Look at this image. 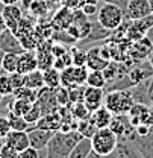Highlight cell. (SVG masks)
Returning a JSON list of instances; mask_svg holds the SVG:
<instances>
[{"label": "cell", "mask_w": 153, "mask_h": 158, "mask_svg": "<svg viewBox=\"0 0 153 158\" xmlns=\"http://www.w3.org/2000/svg\"><path fill=\"white\" fill-rule=\"evenodd\" d=\"M85 88L83 85H76L68 88V98H70V103H76V102H83V96H85Z\"/></svg>", "instance_id": "33"}, {"label": "cell", "mask_w": 153, "mask_h": 158, "mask_svg": "<svg viewBox=\"0 0 153 158\" xmlns=\"http://www.w3.org/2000/svg\"><path fill=\"white\" fill-rule=\"evenodd\" d=\"M71 108H73V110H70V111H71V116L76 118V120H83V118L90 117V114H91V111L87 108V105H85L83 102L73 103Z\"/></svg>", "instance_id": "31"}, {"label": "cell", "mask_w": 153, "mask_h": 158, "mask_svg": "<svg viewBox=\"0 0 153 158\" xmlns=\"http://www.w3.org/2000/svg\"><path fill=\"white\" fill-rule=\"evenodd\" d=\"M111 32H112V31H109V29L103 27L99 21H97V23H91V31H90L88 37L83 40V41H96V40H103V38H106V37H109V35H111Z\"/></svg>", "instance_id": "24"}, {"label": "cell", "mask_w": 153, "mask_h": 158, "mask_svg": "<svg viewBox=\"0 0 153 158\" xmlns=\"http://www.w3.org/2000/svg\"><path fill=\"white\" fill-rule=\"evenodd\" d=\"M37 103L39 105L41 111H42V116L44 114H49V113H55L59 108V103H58L56 99V91L52 90V88H41L38 91V99H37Z\"/></svg>", "instance_id": "7"}, {"label": "cell", "mask_w": 153, "mask_h": 158, "mask_svg": "<svg viewBox=\"0 0 153 158\" xmlns=\"http://www.w3.org/2000/svg\"><path fill=\"white\" fill-rule=\"evenodd\" d=\"M56 131H49V129H42V128H38V126H32L27 134H29V141H30V146L38 149V151H42L47 148V144L50 143L52 137L55 135Z\"/></svg>", "instance_id": "8"}, {"label": "cell", "mask_w": 153, "mask_h": 158, "mask_svg": "<svg viewBox=\"0 0 153 158\" xmlns=\"http://www.w3.org/2000/svg\"><path fill=\"white\" fill-rule=\"evenodd\" d=\"M14 94V87L9 78V73L0 70V96L3 98H9Z\"/></svg>", "instance_id": "27"}, {"label": "cell", "mask_w": 153, "mask_h": 158, "mask_svg": "<svg viewBox=\"0 0 153 158\" xmlns=\"http://www.w3.org/2000/svg\"><path fill=\"white\" fill-rule=\"evenodd\" d=\"M3 55H5V52L0 50V70H2V59H3Z\"/></svg>", "instance_id": "48"}, {"label": "cell", "mask_w": 153, "mask_h": 158, "mask_svg": "<svg viewBox=\"0 0 153 158\" xmlns=\"http://www.w3.org/2000/svg\"><path fill=\"white\" fill-rule=\"evenodd\" d=\"M150 5H152V9H153V0H150Z\"/></svg>", "instance_id": "49"}, {"label": "cell", "mask_w": 153, "mask_h": 158, "mask_svg": "<svg viewBox=\"0 0 153 158\" xmlns=\"http://www.w3.org/2000/svg\"><path fill=\"white\" fill-rule=\"evenodd\" d=\"M11 131H12V128H11L9 117L8 116H0V138H5Z\"/></svg>", "instance_id": "37"}, {"label": "cell", "mask_w": 153, "mask_h": 158, "mask_svg": "<svg viewBox=\"0 0 153 158\" xmlns=\"http://www.w3.org/2000/svg\"><path fill=\"white\" fill-rule=\"evenodd\" d=\"M73 64V58H71V50H67V52H64V53H61V55H58L55 56V62H53V67H56L58 70H64V69H67L68 65H71Z\"/></svg>", "instance_id": "30"}, {"label": "cell", "mask_w": 153, "mask_h": 158, "mask_svg": "<svg viewBox=\"0 0 153 158\" xmlns=\"http://www.w3.org/2000/svg\"><path fill=\"white\" fill-rule=\"evenodd\" d=\"M0 6H3V5H2V2H0Z\"/></svg>", "instance_id": "50"}, {"label": "cell", "mask_w": 153, "mask_h": 158, "mask_svg": "<svg viewBox=\"0 0 153 158\" xmlns=\"http://www.w3.org/2000/svg\"><path fill=\"white\" fill-rule=\"evenodd\" d=\"M150 12H153L150 0H127L124 9V19L135 21V20L144 19Z\"/></svg>", "instance_id": "6"}, {"label": "cell", "mask_w": 153, "mask_h": 158, "mask_svg": "<svg viewBox=\"0 0 153 158\" xmlns=\"http://www.w3.org/2000/svg\"><path fill=\"white\" fill-rule=\"evenodd\" d=\"M41 116H42V111H41L39 105L37 103V102H34V103H32V106H30V110L24 114V118H26L32 126H35V125H37V122L41 118Z\"/></svg>", "instance_id": "32"}, {"label": "cell", "mask_w": 153, "mask_h": 158, "mask_svg": "<svg viewBox=\"0 0 153 158\" xmlns=\"http://www.w3.org/2000/svg\"><path fill=\"white\" fill-rule=\"evenodd\" d=\"M103 102H105V88H97V87L87 85L85 96H83V103L87 105V108L93 113L103 105Z\"/></svg>", "instance_id": "12"}, {"label": "cell", "mask_w": 153, "mask_h": 158, "mask_svg": "<svg viewBox=\"0 0 153 158\" xmlns=\"http://www.w3.org/2000/svg\"><path fill=\"white\" fill-rule=\"evenodd\" d=\"M24 85L29 87V88H34V90H41L44 88V73L42 70H34V72H29L24 75Z\"/></svg>", "instance_id": "19"}, {"label": "cell", "mask_w": 153, "mask_h": 158, "mask_svg": "<svg viewBox=\"0 0 153 158\" xmlns=\"http://www.w3.org/2000/svg\"><path fill=\"white\" fill-rule=\"evenodd\" d=\"M42 73H44V85L47 88L56 90L61 87V70H58L56 67H50Z\"/></svg>", "instance_id": "22"}, {"label": "cell", "mask_w": 153, "mask_h": 158, "mask_svg": "<svg viewBox=\"0 0 153 158\" xmlns=\"http://www.w3.org/2000/svg\"><path fill=\"white\" fill-rule=\"evenodd\" d=\"M152 76H153V67L150 65L149 61H146V62L139 61L138 64L132 65L129 69V72H127V78L131 81L132 87L144 82V81H147V79H150Z\"/></svg>", "instance_id": "9"}, {"label": "cell", "mask_w": 153, "mask_h": 158, "mask_svg": "<svg viewBox=\"0 0 153 158\" xmlns=\"http://www.w3.org/2000/svg\"><path fill=\"white\" fill-rule=\"evenodd\" d=\"M3 140H5V144L14 148V149L18 151V152L24 151L26 148L30 146L27 131H11V132L3 138Z\"/></svg>", "instance_id": "13"}, {"label": "cell", "mask_w": 153, "mask_h": 158, "mask_svg": "<svg viewBox=\"0 0 153 158\" xmlns=\"http://www.w3.org/2000/svg\"><path fill=\"white\" fill-rule=\"evenodd\" d=\"M109 61L102 56L100 47H93L87 50V67L88 70H103Z\"/></svg>", "instance_id": "15"}, {"label": "cell", "mask_w": 153, "mask_h": 158, "mask_svg": "<svg viewBox=\"0 0 153 158\" xmlns=\"http://www.w3.org/2000/svg\"><path fill=\"white\" fill-rule=\"evenodd\" d=\"M147 61L150 62V65L153 67V44H152V49H150V52H149V56H147Z\"/></svg>", "instance_id": "46"}, {"label": "cell", "mask_w": 153, "mask_h": 158, "mask_svg": "<svg viewBox=\"0 0 153 158\" xmlns=\"http://www.w3.org/2000/svg\"><path fill=\"white\" fill-rule=\"evenodd\" d=\"M71 23H73V9L64 6L62 9H59L56 12L55 20L52 21V27H55V29H67Z\"/></svg>", "instance_id": "18"}, {"label": "cell", "mask_w": 153, "mask_h": 158, "mask_svg": "<svg viewBox=\"0 0 153 158\" xmlns=\"http://www.w3.org/2000/svg\"><path fill=\"white\" fill-rule=\"evenodd\" d=\"M90 118L94 122V125L97 128H108L111 125L112 118H114V114L105 105H102L100 108H97L96 111H93L90 114Z\"/></svg>", "instance_id": "16"}, {"label": "cell", "mask_w": 153, "mask_h": 158, "mask_svg": "<svg viewBox=\"0 0 153 158\" xmlns=\"http://www.w3.org/2000/svg\"><path fill=\"white\" fill-rule=\"evenodd\" d=\"M88 67L87 65H68L61 72V85L65 88H71L76 85H87L88 78Z\"/></svg>", "instance_id": "5"}, {"label": "cell", "mask_w": 153, "mask_h": 158, "mask_svg": "<svg viewBox=\"0 0 153 158\" xmlns=\"http://www.w3.org/2000/svg\"><path fill=\"white\" fill-rule=\"evenodd\" d=\"M18 58L20 53L15 52H5L2 59V70L6 73H14L18 70Z\"/></svg>", "instance_id": "23"}, {"label": "cell", "mask_w": 153, "mask_h": 158, "mask_svg": "<svg viewBox=\"0 0 153 158\" xmlns=\"http://www.w3.org/2000/svg\"><path fill=\"white\" fill-rule=\"evenodd\" d=\"M34 102H29V100H24V99H18L12 96V100L8 103V111L12 113V114H17V116H23L30 110Z\"/></svg>", "instance_id": "20"}, {"label": "cell", "mask_w": 153, "mask_h": 158, "mask_svg": "<svg viewBox=\"0 0 153 158\" xmlns=\"http://www.w3.org/2000/svg\"><path fill=\"white\" fill-rule=\"evenodd\" d=\"M93 151V144H91V138L83 137L76 146L73 148V151L70 152L68 158H87L90 155V152Z\"/></svg>", "instance_id": "21"}, {"label": "cell", "mask_w": 153, "mask_h": 158, "mask_svg": "<svg viewBox=\"0 0 153 158\" xmlns=\"http://www.w3.org/2000/svg\"><path fill=\"white\" fill-rule=\"evenodd\" d=\"M2 14H3V17H5L8 29L15 34L17 29H18L20 21L23 20V9H21L20 6H17V5H3Z\"/></svg>", "instance_id": "11"}, {"label": "cell", "mask_w": 153, "mask_h": 158, "mask_svg": "<svg viewBox=\"0 0 153 158\" xmlns=\"http://www.w3.org/2000/svg\"><path fill=\"white\" fill-rule=\"evenodd\" d=\"M134 103H135L134 96H132L131 90H127V88L109 90L108 93H105V102H103V105L114 116L129 114V111L134 106Z\"/></svg>", "instance_id": "2"}, {"label": "cell", "mask_w": 153, "mask_h": 158, "mask_svg": "<svg viewBox=\"0 0 153 158\" xmlns=\"http://www.w3.org/2000/svg\"><path fill=\"white\" fill-rule=\"evenodd\" d=\"M70 50H71V58L74 65H87V50L79 47H73Z\"/></svg>", "instance_id": "34"}, {"label": "cell", "mask_w": 153, "mask_h": 158, "mask_svg": "<svg viewBox=\"0 0 153 158\" xmlns=\"http://www.w3.org/2000/svg\"><path fill=\"white\" fill-rule=\"evenodd\" d=\"M149 105L153 108V76L150 78V84H149Z\"/></svg>", "instance_id": "42"}, {"label": "cell", "mask_w": 153, "mask_h": 158, "mask_svg": "<svg viewBox=\"0 0 153 158\" xmlns=\"http://www.w3.org/2000/svg\"><path fill=\"white\" fill-rule=\"evenodd\" d=\"M120 138L114 131L108 126V128H99L94 135L91 137V144H93V151L97 152L102 157H108L109 154L114 152L117 148Z\"/></svg>", "instance_id": "3"}, {"label": "cell", "mask_w": 153, "mask_h": 158, "mask_svg": "<svg viewBox=\"0 0 153 158\" xmlns=\"http://www.w3.org/2000/svg\"><path fill=\"white\" fill-rule=\"evenodd\" d=\"M56 91V99H58V103H59V106H68V103H70V98H68V88H65V87H59L55 90Z\"/></svg>", "instance_id": "36"}, {"label": "cell", "mask_w": 153, "mask_h": 158, "mask_svg": "<svg viewBox=\"0 0 153 158\" xmlns=\"http://www.w3.org/2000/svg\"><path fill=\"white\" fill-rule=\"evenodd\" d=\"M38 91L39 90H34V88H29V87H20L17 90H14V98L18 99H24V100H29V102H37L38 99Z\"/></svg>", "instance_id": "29"}, {"label": "cell", "mask_w": 153, "mask_h": 158, "mask_svg": "<svg viewBox=\"0 0 153 158\" xmlns=\"http://www.w3.org/2000/svg\"><path fill=\"white\" fill-rule=\"evenodd\" d=\"M38 69V58L37 53H34V50H24L20 53L18 58V70L20 73L26 75L29 72H34Z\"/></svg>", "instance_id": "14"}, {"label": "cell", "mask_w": 153, "mask_h": 158, "mask_svg": "<svg viewBox=\"0 0 153 158\" xmlns=\"http://www.w3.org/2000/svg\"><path fill=\"white\" fill-rule=\"evenodd\" d=\"M8 117H9V122H11L12 131H29L32 128V125L23 116H17V114H12V113L8 111Z\"/></svg>", "instance_id": "26"}, {"label": "cell", "mask_w": 153, "mask_h": 158, "mask_svg": "<svg viewBox=\"0 0 153 158\" xmlns=\"http://www.w3.org/2000/svg\"><path fill=\"white\" fill-rule=\"evenodd\" d=\"M18 151H15L14 148L8 144H3L0 148V158H18Z\"/></svg>", "instance_id": "38"}, {"label": "cell", "mask_w": 153, "mask_h": 158, "mask_svg": "<svg viewBox=\"0 0 153 158\" xmlns=\"http://www.w3.org/2000/svg\"><path fill=\"white\" fill-rule=\"evenodd\" d=\"M9 78H11V82H12L14 90H17L20 87H24V75H23V73H20V72L9 73Z\"/></svg>", "instance_id": "39"}, {"label": "cell", "mask_w": 153, "mask_h": 158, "mask_svg": "<svg viewBox=\"0 0 153 158\" xmlns=\"http://www.w3.org/2000/svg\"><path fill=\"white\" fill-rule=\"evenodd\" d=\"M103 158H144V157H143L141 151L135 146L131 140L120 138V141H118L117 148L114 149V152Z\"/></svg>", "instance_id": "10"}, {"label": "cell", "mask_w": 153, "mask_h": 158, "mask_svg": "<svg viewBox=\"0 0 153 158\" xmlns=\"http://www.w3.org/2000/svg\"><path fill=\"white\" fill-rule=\"evenodd\" d=\"M6 29H8L6 21H5V17H3V14H2V11H0V34H2L3 31H6Z\"/></svg>", "instance_id": "44"}, {"label": "cell", "mask_w": 153, "mask_h": 158, "mask_svg": "<svg viewBox=\"0 0 153 158\" xmlns=\"http://www.w3.org/2000/svg\"><path fill=\"white\" fill-rule=\"evenodd\" d=\"M87 85L90 87H97V88H106L108 82L103 75V70H90L88 78H87Z\"/></svg>", "instance_id": "25"}, {"label": "cell", "mask_w": 153, "mask_h": 158, "mask_svg": "<svg viewBox=\"0 0 153 158\" xmlns=\"http://www.w3.org/2000/svg\"><path fill=\"white\" fill-rule=\"evenodd\" d=\"M97 128L96 125H94V122L91 120L90 117L83 118V120H79V125H77V131L83 135V137L87 138H91L93 135H94V132H96Z\"/></svg>", "instance_id": "28"}, {"label": "cell", "mask_w": 153, "mask_h": 158, "mask_svg": "<svg viewBox=\"0 0 153 158\" xmlns=\"http://www.w3.org/2000/svg\"><path fill=\"white\" fill-rule=\"evenodd\" d=\"M18 158H41V155H39L38 149H35V148L29 146V148H26L24 151H21V152H20Z\"/></svg>", "instance_id": "40"}, {"label": "cell", "mask_w": 153, "mask_h": 158, "mask_svg": "<svg viewBox=\"0 0 153 158\" xmlns=\"http://www.w3.org/2000/svg\"><path fill=\"white\" fill-rule=\"evenodd\" d=\"M20 3H21V9L23 11H29L32 3H34V0H20Z\"/></svg>", "instance_id": "43"}, {"label": "cell", "mask_w": 153, "mask_h": 158, "mask_svg": "<svg viewBox=\"0 0 153 158\" xmlns=\"http://www.w3.org/2000/svg\"><path fill=\"white\" fill-rule=\"evenodd\" d=\"M2 5H17L20 0H0Z\"/></svg>", "instance_id": "45"}, {"label": "cell", "mask_w": 153, "mask_h": 158, "mask_svg": "<svg viewBox=\"0 0 153 158\" xmlns=\"http://www.w3.org/2000/svg\"><path fill=\"white\" fill-rule=\"evenodd\" d=\"M147 37H149V40L153 43V27H150L149 29V32H147Z\"/></svg>", "instance_id": "47"}, {"label": "cell", "mask_w": 153, "mask_h": 158, "mask_svg": "<svg viewBox=\"0 0 153 158\" xmlns=\"http://www.w3.org/2000/svg\"><path fill=\"white\" fill-rule=\"evenodd\" d=\"M97 20L99 23L109 29V31H117L118 27H121L123 21H124V9L120 8L118 5L115 3H109L106 2L97 12Z\"/></svg>", "instance_id": "4"}, {"label": "cell", "mask_w": 153, "mask_h": 158, "mask_svg": "<svg viewBox=\"0 0 153 158\" xmlns=\"http://www.w3.org/2000/svg\"><path fill=\"white\" fill-rule=\"evenodd\" d=\"M82 138L83 135L77 129L68 131V132L56 131L55 135L50 140V143L46 148V151H47L46 158H68L73 148Z\"/></svg>", "instance_id": "1"}, {"label": "cell", "mask_w": 153, "mask_h": 158, "mask_svg": "<svg viewBox=\"0 0 153 158\" xmlns=\"http://www.w3.org/2000/svg\"><path fill=\"white\" fill-rule=\"evenodd\" d=\"M61 125H62V118L59 116V113L55 111V113H49V114L41 116V118L37 122L35 126L42 128V129H49V131H59Z\"/></svg>", "instance_id": "17"}, {"label": "cell", "mask_w": 153, "mask_h": 158, "mask_svg": "<svg viewBox=\"0 0 153 158\" xmlns=\"http://www.w3.org/2000/svg\"><path fill=\"white\" fill-rule=\"evenodd\" d=\"M47 9H49V3L46 0H34V3H32L29 11L34 15H42V14L47 12Z\"/></svg>", "instance_id": "35"}, {"label": "cell", "mask_w": 153, "mask_h": 158, "mask_svg": "<svg viewBox=\"0 0 153 158\" xmlns=\"http://www.w3.org/2000/svg\"><path fill=\"white\" fill-rule=\"evenodd\" d=\"M82 11L85 12V15H94L96 12H99V9H97V3H83L82 6Z\"/></svg>", "instance_id": "41"}]
</instances>
